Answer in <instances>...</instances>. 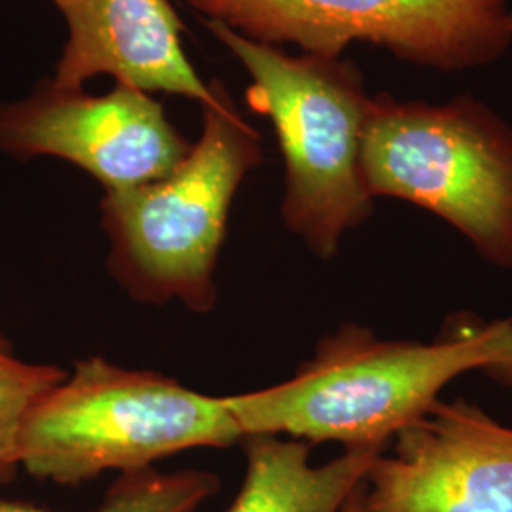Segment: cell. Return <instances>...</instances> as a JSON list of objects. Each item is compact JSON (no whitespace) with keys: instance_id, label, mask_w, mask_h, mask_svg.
Returning <instances> with one entry per match:
<instances>
[{"instance_id":"obj_1","label":"cell","mask_w":512,"mask_h":512,"mask_svg":"<svg viewBox=\"0 0 512 512\" xmlns=\"http://www.w3.org/2000/svg\"><path fill=\"white\" fill-rule=\"evenodd\" d=\"M213 92L202 105V133L181 164L162 179L107 190L101 200L110 275L139 304L179 302L194 313L217 306L230 209L264 152L224 84L213 80Z\"/></svg>"},{"instance_id":"obj_2","label":"cell","mask_w":512,"mask_h":512,"mask_svg":"<svg viewBox=\"0 0 512 512\" xmlns=\"http://www.w3.org/2000/svg\"><path fill=\"white\" fill-rule=\"evenodd\" d=\"M492 359V325L431 344L384 340L357 323L325 336L293 378L224 397L245 437L387 448L458 376Z\"/></svg>"},{"instance_id":"obj_3","label":"cell","mask_w":512,"mask_h":512,"mask_svg":"<svg viewBox=\"0 0 512 512\" xmlns=\"http://www.w3.org/2000/svg\"><path fill=\"white\" fill-rule=\"evenodd\" d=\"M251 78L249 105L270 118L285 162L281 217L311 253L330 260L374 211L361 171L372 95L344 57L293 55L207 19Z\"/></svg>"},{"instance_id":"obj_4","label":"cell","mask_w":512,"mask_h":512,"mask_svg":"<svg viewBox=\"0 0 512 512\" xmlns=\"http://www.w3.org/2000/svg\"><path fill=\"white\" fill-rule=\"evenodd\" d=\"M243 435L226 399L156 370L93 355L76 361L21 423L19 469L76 488L103 473H133L196 448H228Z\"/></svg>"},{"instance_id":"obj_5","label":"cell","mask_w":512,"mask_h":512,"mask_svg":"<svg viewBox=\"0 0 512 512\" xmlns=\"http://www.w3.org/2000/svg\"><path fill=\"white\" fill-rule=\"evenodd\" d=\"M361 171L368 194L414 203L476 253L512 268V126L473 95L446 103L372 95Z\"/></svg>"},{"instance_id":"obj_6","label":"cell","mask_w":512,"mask_h":512,"mask_svg":"<svg viewBox=\"0 0 512 512\" xmlns=\"http://www.w3.org/2000/svg\"><path fill=\"white\" fill-rule=\"evenodd\" d=\"M239 35L304 54L342 57L351 44L442 73L478 69L512 44L509 0H184Z\"/></svg>"},{"instance_id":"obj_7","label":"cell","mask_w":512,"mask_h":512,"mask_svg":"<svg viewBox=\"0 0 512 512\" xmlns=\"http://www.w3.org/2000/svg\"><path fill=\"white\" fill-rule=\"evenodd\" d=\"M190 147L156 99L122 84L90 95L44 80L29 97L0 105L2 154L65 160L105 192L162 179Z\"/></svg>"},{"instance_id":"obj_8","label":"cell","mask_w":512,"mask_h":512,"mask_svg":"<svg viewBox=\"0 0 512 512\" xmlns=\"http://www.w3.org/2000/svg\"><path fill=\"white\" fill-rule=\"evenodd\" d=\"M393 442L366 475V511L512 512V425L437 401Z\"/></svg>"},{"instance_id":"obj_9","label":"cell","mask_w":512,"mask_h":512,"mask_svg":"<svg viewBox=\"0 0 512 512\" xmlns=\"http://www.w3.org/2000/svg\"><path fill=\"white\" fill-rule=\"evenodd\" d=\"M69 38L57 61V86L80 90L95 76L141 92H164L205 105L213 99L183 48V23L169 0H52Z\"/></svg>"},{"instance_id":"obj_10","label":"cell","mask_w":512,"mask_h":512,"mask_svg":"<svg viewBox=\"0 0 512 512\" xmlns=\"http://www.w3.org/2000/svg\"><path fill=\"white\" fill-rule=\"evenodd\" d=\"M245 478L226 512H342L387 448H346L313 467L310 442L251 435L241 440Z\"/></svg>"},{"instance_id":"obj_11","label":"cell","mask_w":512,"mask_h":512,"mask_svg":"<svg viewBox=\"0 0 512 512\" xmlns=\"http://www.w3.org/2000/svg\"><path fill=\"white\" fill-rule=\"evenodd\" d=\"M220 478L203 469L164 473L148 467L124 473L110 484L95 512H198L219 494ZM0 512H50L27 501L0 497Z\"/></svg>"},{"instance_id":"obj_12","label":"cell","mask_w":512,"mask_h":512,"mask_svg":"<svg viewBox=\"0 0 512 512\" xmlns=\"http://www.w3.org/2000/svg\"><path fill=\"white\" fill-rule=\"evenodd\" d=\"M65 376L67 370L59 365L21 359L0 330V486L10 484L21 471L19 429L27 412Z\"/></svg>"},{"instance_id":"obj_13","label":"cell","mask_w":512,"mask_h":512,"mask_svg":"<svg viewBox=\"0 0 512 512\" xmlns=\"http://www.w3.org/2000/svg\"><path fill=\"white\" fill-rule=\"evenodd\" d=\"M482 370L495 382L512 385V317L492 323V359Z\"/></svg>"},{"instance_id":"obj_14","label":"cell","mask_w":512,"mask_h":512,"mask_svg":"<svg viewBox=\"0 0 512 512\" xmlns=\"http://www.w3.org/2000/svg\"><path fill=\"white\" fill-rule=\"evenodd\" d=\"M342 512H368L366 511L365 482L349 495L348 503Z\"/></svg>"},{"instance_id":"obj_15","label":"cell","mask_w":512,"mask_h":512,"mask_svg":"<svg viewBox=\"0 0 512 512\" xmlns=\"http://www.w3.org/2000/svg\"><path fill=\"white\" fill-rule=\"evenodd\" d=\"M511 31H512V8H511Z\"/></svg>"}]
</instances>
